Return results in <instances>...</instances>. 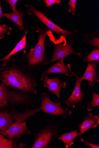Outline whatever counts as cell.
I'll return each instance as SVG.
<instances>
[{
  "label": "cell",
  "mask_w": 99,
  "mask_h": 148,
  "mask_svg": "<svg viewBox=\"0 0 99 148\" xmlns=\"http://www.w3.org/2000/svg\"><path fill=\"white\" fill-rule=\"evenodd\" d=\"M0 79L3 84L16 90L37 94L35 75L25 66L14 64L10 68L0 69Z\"/></svg>",
  "instance_id": "1"
},
{
  "label": "cell",
  "mask_w": 99,
  "mask_h": 148,
  "mask_svg": "<svg viewBox=\"0 0 99 148\" xmlns=\"http://www.w3.org/2000/svg\"><path fill=\"white\" fill-rule=\"evenodd\" d=\"M36 32L39 34L36 45L34 48H31L29 53L25 50L23 53L26 68L29 70L36 67L46 65L48 57L45 53V43L48 32V29L47 27L42 28L37 27Z\"/></svg>",
  "instance_id": "2"
},
{
  "label": "cell",
  "mask_w": 99,
  "mask_h": 148,
  "mask_svg": "<svg viewBox=\"0 0 99 148\" xmlns=\"http://www.w3.org/2000/svg\"><path fill=\"white\" fill-rule=\"evenodd\" d=\"M55 118L52 116L46 127L33 134L35 140L31 148H49L53 141L58 139L61 134L58 129L60 123Z\"/></svg>",
  "instance_id": "3"
},
{
  "label": "cell",
  "mask_w": 99,
  "mask_h": 148,
  "mask_svg": "<svg viewBox=\"0 0 99 148\" xmlns=\"http://www.w3.org/2000/svg\"><path fill=\"white\" fill-rule=\"evenodd\" d=\"M26 6L28 10V15L33 16L38 18L49 30L61 34L69 39H71L75 36L78 32L77 30L71 32L63 29L49 19L45 13L37 10L30 4L26 5Z\"/></svg>",
  "instance_id": "4"
},
{
  "label": "cell",
  "mask_w": 99,
  "mask_h": 148,
  "mask_svg": "<svg viewBox=\"0 0 99 148\" xmlns=\"http://www.w3.org/2000/svg\"><path fill=\"white\" fill-rule=\"evenodd\" d=\"M41 110L54 117L64 118L71 114L72 111L67 108H63L61 106V103H54L50 99L48 94L44 92L40 95Z\"/></svg>",
  "instance_id": "5"
},
{
  "label": "cell",
  "mask_w": 99,
  "mask_h": 148,
  "mask_svg": "<svg viewBox=\"0 0 99 148\" xmlns=\"http://www.w3.org/2000/svg\"><path fill=\"white\" fill-rule=\"evenodd\" d=\"M28 100L26 93L8 91L4 84L0 85V109L7 106L9 103L15 105L24 104Z\"/></svg>",
  "instance_id": "6"
},
{
  "label": "cell",
  "mask_w": 99,
  "mask_h": 148,
  "mask_svg": "<svg viewBox=\"0 0 99 148\" xmlns=\"http://www.w3.org/2000/svg\"><path fill=\"white\" fill-rule=\"evenodd\" d=\"M71 54L80 56L81 54L77 52L72 47V42L70 40L65 44L61 45L60 43L55 44L54 49L51 59L47 61L46 65H49L52 62L64 59Z\"/></svg>",
  "instance_id": "7"
},
{
  "label": "cell",
  "mask_w": 99,
  "mask_h": 148,
  "mask_svg": "<svg viewBox=\"0 0 99 148\" xmlns=\"http://www.w3.org/2000/svg\"><path fill=\"white\" fill-rule=\"evenodd\" d=\"M41 80L43 82L44 87L47 88L48 91L54 93L60 101V94L62 88H65L66 84L62 83L60 76H57L53 79L48 78L46 75H42Z\"/></svg>",
  "instance_id": "8"
},
{
  "label": "cell",
  "mask_w": 99,
  "mask_h": 148,
  "mask_svg": "<svg viewBox=\"0 0 99 148\" xmlns=\"http://www.w3.org/2000/svg\"><path fill=\"white\" fill-rule=\"evenodd\" d=\"M25 134H32L28 129L26 122H21L15 120V122L12 123L8 129L2 134L9 139L19 138Z\"/></svg>",
  "instance_id": "9"
},
{
  "label": "cell",
  "mask_w": 99,
  "mask_h": 148,
  "mask_svg": "<svg viewBox=\"0 0 99 148\" xmlns=\"http://www.w3.org/2000/svg\"><path fill=\"white\" fill-rule=\"evenodd\" d=\"M75 77L76 82L75 88L70 97L64 101L69 107L73 108H75L76 104H81L82 101L85 99L81 88V83L82 81L81 78L78 76V72L76 73Z\"/></svg>",
  "instance_id": "10"
},
{
  "label": "cell",
  "mask_w": 99,
  "mask_h": 148,
  "mask_svg": "<svg viewBox=\"0 0 99 148\" xmlns=\"http://www.w3.org/2000/svg\"><path fill=\"white\" fill-rule=\"evenodd\" d=\"M62 73L65 76L69 77L75 76L76 73L72 71L71 67L69 64L66 65L64 62V59L60 60L58 63H56L50 68L42 72V75L51 73Z\"/></svg>",
  "instance_id": "11"
},
{
  "label": "cell",
  "mask_w": 99,
  "mask_h": 148,
  "mask_svg": "<svg viewBox=\"0 0 99 148\" xmlns=\"http://www.w3.org/2000/svg\"><path fill=\"white\" fill-rule=\"evenodd\" d=\"M99 124V118L91 114H88L84 116L83 122L78 125L79 130L78 137H80L85 132L91 129L97 127Z\"/></svg>",
  "instance_id": "12"
},
{
  "label": "cell",
  "mask_w": 99,
  "mask_h": 148,
  "mask_svg": "<svg viewBox=\"0 0 99 148\" xmlns=\"http://www.w3.org/2000/svg\"><path fill=\"white\" fill-rule=\"evenodd\" d=\"M98 64H99L94 62L89 63L85 72L81 78V81L84 80L88 82L92 88L96 83L99 82V73L96 71Z\"/></svg>",
  "instance_id": "13"
},
{
  "label": "cell",
  "mask_w": 99,
  "mask_h": 148,
  "mask_svg": "<svg viewBox=\"0 0 99 148\" xmlns=\"http://www.w3.org/2000/svg\"><path fill=\"white\" fill-rule=\"evenodd\" d=\"M25 15L22 10L20 9L17 12H12L8 13H5L3 16L16 23L19 26V30L25 33L26 29L23 22L22 19Z\"/></svg>",
  "instance_id": "14"
},
{
  "label": "cell",
  "mask_w": 99,
  "mask_h": 148,
  "mask_svg": "<svg viewBox=\"0 0 99 148\" xmlns=\"http://www.w3.org/2000/svg\"><path fill=\"white\" fill-rule=\"evenodd\" d=\"M28 32H29V31L28 30L26 29L24 36L20 40V41L17 44L15 48L13 49L12 51L8 55L0 60V62H4V63L2 65L3 66H6L8 63L10 61L12 60L10 59L11 56L15 54L16 53L26 48V38Z\"/></svg>",
  "instance_id": "15"
},
{
  "label": "cell",
  "mask_w": 99,
  "mask_h": 148,
  "mask_svg": "<svg viewBox=\"0 0 99 148\" xmlns=\"http://www.w3.org/2000/svg\"><path fill=\"white\" fill-rule=\"evenodd\" d=\"M78 130L72 131L61 134L58 139L63 141L66 148H68L73 145V141L75 138H78L79 133L77 132Z\"/></svg>",
  "instance_id": "16"
},
{
  "label": "cell",
  "mask_w": 99,
  "mask_h": 148,
  "mask_svg": "<svg viewBox=\"0 0 99 148\" xmlns=\"http://www.w3.org/2000/svg\"><path fill=\"white\" fill-rule=\"evenodd\" d=\"M11 115L6 111L0 112V134H3L12 123Z\"/></svg>",
  "instance_id": "17"
},
{
  "label": "cell",
  "mask_w": 99,
  "mask_h": 148,
  "mask_svg": "<svg viewBox=\"0 0 99 148\" xmlns=\"http://www.w3.org/2000/svg\"><path fill=\"white\" fill-rule=\"evenodd\" d=\"M82 41L91 46L99 49V31H96L93 33L85 34Z\"/></svg>",
  "instance_id": "18"
},
{
  "label": "cell",
  "mask_w": 99,
  "mask_h": 148,
  "mask_svg": "<svg viewBox=\"0 0 99 148\" xmlns=\"http://www.w3.org/2000/svg\"><path fill=\"white\" fill-rule=\"evenodd\" d=\"M85 63L94 62L99 64V49L97 48L93 50L83 59Z\"/></svg>",
  "instance_id": "19"
},
{
  "label": "cell",
  "mask_w": 99,
  "mask_h": 148,
  "mask_svg": "<svg viewBox=\"0 0 99 148\" xmlns=\"http://www.w3.org/2000/svg\"><path fill=\"white\" fill-rule=\"evenodd\" d=\"M92 99L89 102L87 109L89 112L92 110L94 107L99 106V95L95 92L92 89Z\"/></svg>",
  "instance_id": "20"
},
{
  "label": "cell",
  "mask_w": 99,
  "mask_h": 148,
  "mask_svg": "<svg viewBox=\"0 0 99 148\" xmlns=\"http://www.w3.org/2000/svg\"><path fill=\"white\" fill-rule=\"evenodd\" d=\"M12 139H6L2 134H0V148H18Z\"/></svg>",
  "instance_id": "21"
},
{
  "label": "cell",
  "mask_w": 99,
  "mask_h": 148,
  "mask_svg": "<svg viewBox=\"0 0 99 148\" xmlns=\"http://www.w3.org/2000/svg\"><path fill=\"white\" fill-rule=\"evenodd\" d=\"M12 30V28L9 25L0 24V39L4 38L5 35H10Z\"/></svg>",
  "instance_id": "22"
},
{
  "label": "cell",
  "mask_w": 99,
  "mask_h": 148,
  "mask_svg": "<svg viewBox=\"0 0 99 148\" xmlns=\"http://www.w3.org/2000/svg\"><path fill=\"white\" fill-rule=\"evenodd\" d=\"M76 0H69L67 4L69 5V9L68 11L71 13L74 16L76 12Z\"/></svg>",
  "instance_id": "23"
},
{
  "label": "cell",
  "mask_w": 99,
  "mask_h": 148,
  "mask_svg": "<svg viewBox=\"0 0 99 148\" xmlns=\"http://www.w3.org/2000/svg\"><path fill=\"white\" fill-rule=\"evenodd\" d=\"M4 1L10 5V8L12 10V12H17L18 11L16 7L18 0H5Z\"/></svg>",
  "instance_id": "24"
},
{
  "label": "cell",
  "mask_w": 99,
  "mask_h": 148,
  "mask_svg": "<svg viewBox=\"0 0 99 148\" xmlns=\"http://www.w3.org/2000/svg\"><path fill=\"white\" fill-rule=\"evenodd\" d=\"M42 1L45 3L47 8L51 7L55 3L59 4L61 2V0H43Z\"/></svg>",
  "instance_id": "25"
},
{
  "label": "cell",
  "mask_w": 99,
  "mask_h": 148,
  "mask_svg": "<svg viewBox=\"0 0 99 148\" xmlns=\"http://www.w3.org/2000/svg\"><path fill=\"white\" fill-rule=\"evenodd\" d=\"M81 141L83 143V145H86L92 148H99V145H95L89 142L82 138L81 139Z\"/></svg>",
  "instance_id": "26"
},
{
  "label": "cell",
  "mask_w": 99,
  "mask_h": 148,
  "mask_svg": "<svg viewBox=\"0 0 99 148\" xmlns=\"http://www.w3.org/2000/svg\"><path fill=\"white\" fill-rule=\"evenodd\" d=\"M1 1H0V23H1V18L3 15V12L1 9Z\"/></svg>",
  "instance_id": "27"
}]
</instances>
